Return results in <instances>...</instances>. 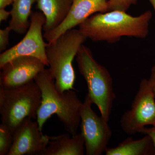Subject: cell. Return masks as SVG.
<instances>
[{
    "label": "cell",
    "mask_w": 155,
    "mask_h": 155,
    "mask_svg": "<svg viewBox=\"0 0 155 155\" xmlns=\"http://www.w3.org/2000/svg\"><path fill=\"white\" fill-rule=\"evenodd\" d=\"M76 61L80 74L86 81L90 99L97 107L101 116L108 122L116 97L110 72L97 62L91 50L83 45L78 52Z\"/></svg>",
    "instance_id": "4"
},
{
    "label": "cell",
    "mask_w": 155,
    "mask_h": 155,
    "mask_svg": "<svg viewBox=\"0 0 155 155\" xmlns=\"http://www.w3.org/2000/svg\"><path fill=\"white\" fill-rule=\"evenodd\" d=\"M13 143V132L2 123L0 125V155H8Z\"/></svg>",
    "instance_id": "16"
},
{
    "label": "cell",
    "mask_w": 155,
    "mask_h": 155,
    "mask_svg": "<svg viewBox=\"0 0 155 155\" xmlns=\"http://www.w3.org/2000/svg\"><path fill=\"white\" fill-rule=\"evenodd\" d=\"M108 1L73 0L70 11L63 22L54 30L45 32L44 38L48 43H52L61 35L79 25L93 14L108 12Z\"/></svg>",
    "instance_id": "11"
},
{
    "label": "cell",
    "mask_w": 155,
    "mask_h": 155,
    "mask_svg": "<svg viewBox=\"0 0 155 155\" xmlns=\"http://www.w3.org/2000/svg\"><path fill=\"white\" fill-rule=\"evenodd\" d=\"M41 92L35 80L13 88L0 87V114L2 124L14 133L27 118L36 119L41 101Z\"/></svg>",
    "instance_id": "5"
},
{
    "label": "cell",
    "mask_w": 155,
    "mask_h": 155,
    "mask_svg": "<svg viewBox=\"0 0 155 155\" xmlns=\"http://www.w3.org/2000/svg\"><path fill=\"white\" fill-rule=\"evenodd\" d=\"M120 123L128 134L141 133L146 126L155 125V97L148 79L140 81L131 109L124 113Z\"/></svg>",
    "instance_id": "6"
},
{
    "label": "cell",
    "mask_w": 155,
    "mask_h": 155,
    "mask_svg": "<svg viewBox=\"0 0 155 155\" xmlns=\"http://www.w3.org/2000/svg\"><path fill=\"white\" fill-rule=\"evenodd\" d=\"M11 15V11H6L5 8L0 9V21L7 20L9 16Z\"/></svg>",
    "instance_id": "21"
},
{
    "label": "cell",
    "mask_w": 155,
    "mask_h": 155,
    "mask_svg": "<svg viewBox=\"0 0 155 155\" xmlns=\"http://www.w3.org/2000/svg\"><path fill=\"white\" fill-rule=\"evenodd\" d=\"M152 16L150 11L137 17L117 10L98 13L78 25V29L87 38L95 42L115 43L123 36L144 39L148 35Z\"/></svg>",
    "instance_id": "1"
},
{
    "label": "cell",
    "mask_w": 155,
    "mask_h": 155,
    "mask_svg": "<svg viewBox=\"0 0 155 155\" xmlns=\"http://www.w3.org/2000/svg\"><path fill=\"white\" fill-rule=\"evenodd\" d=\"M87 38L79 29L68 30L52 43H48L46 54L48 69L61 92L74 89L75 73L72 61Z\"/></svg>",
    "instance_id": "3"
},
{
    "label": "cell",
    "mask_w": 155,
    "mask_h": 155,
    "mask_svg": "<svg viewBox=\"0 0 155 155\" xmlns=\"http://www.w3.org/2000/svg\"><path fill=\"white\" fill-rule=\"evenodd\" d=\"M14 0H0V9L5 8L7 6L13 4Z\"/></svg>",
    "instance_id": "22"
},
{
    "label": "cell",
    "mask_w": 155,
    "mask_h": 155,
    "mask_svg": "<svg viewBox=\"0 0 155 155\" xmlns=\"http://www.w3.org/2000/svg\"><path fill=\"white\" fill-rule=\"evenodd\" d=\"M37 8L44 14V32L51 31L63 22L69 13L73 0H35Z\"/></svg>",
    "instance_id": "12"
},
{
    "label": "cell",
    "mask_w": 155,
    "mask_h": 155,
    "mask_svg": "<svg viewBox=\"0 0 155 155\" xmlns=\"http://www.w3.org/2000/svg\"><path fill=\"white\" fill-rule=\"evenodd\" d=\"M12 29L10 26L0 30V51H5L9 44V36Z\"/></svg>",
    "instance_id": "18"
},
{
    "label": "cell",
    "mask_w": 155,
    "mask_h": 155,
    "mask_svg": "<svg viewBox=\"0 0 155 155\" xmlns=\"http://www.w3.org/2000/svg\"><path fill=\"white\" fill-rule=\"evenodd\" d=\"M45 66L40 60L33 56L13 58L1 67L0 86L10 88L25 85L34 80Z\"/></svg>",
    "instance_id": "9"
},
{
    "label": "cell",
    "mask_w": 155,
    "mask_h": 155,
    "mask_svg": "<svg viewBox=\"0 0 155 155\" xmlns=\"http://www.w3.org/2000/svg\"><path fill=\"white\" fill-rule=\"evenodd\" d=\"M145 134H148L151 137L154 146L155 150V125H153L150 128H145L142 131L141 133Z\"/></svg>",
    "instance_id": "19"
},
{
    "label": "cell",
    "mask_w": 155,
    "mask_h": 155,
    "mask_svg": "<svg viewBox=\"0 0 155 155\" xmlns=\"http://www.w3.org/2000/svg\"><path fill=\"white\" fill-rule=\"evenodd\" d=\"M41 92V101L37 114V121L42 131L45 123L56 114L66 131L75 136L81 122V111L83 103L72 90L61 92L57 89L55 80L48 69H43L34 79Z\"/></svg>",
    "instance_id": "2"
},
{
    "label": "cell",
    "mask_w": 155,
    "mask_h": 155,
    "mask_svg": "<svg viewBox=\"0 0 155 155\" xmlns=\"http://www.w3.org/2000/svg\"><path fill=\"white\" fill-rule=\"evenodd\" d=\"M35 0H14L11 11V19L9 25L14 32L19 34L25 33L30 26L31 7Z\"/></svg>",
    "instance_id": "15"
},
{
    "label": "cell",
    "mask_w": 155,
    "mask_h": 155,
    "mask_svg": "<svg viewBox=\"0 0 155 155\" xmlns=\"http://www.w3.org/2000/svg\"><path fill=\"white\" fill-rule=\"evenodd\" d=\"M49 141V136L42 133L37 121L27 118L14 130L8 155H43Z\"/></svg>",
    "instance_id": "10"
},
{
    "label": "cell",
    "mask_w": 155,
    "mask_h": 155,
    "mask_svg": "<svg viewBox=\"0 0 155 155\" xmlns=\"http://www.w3.org/2000/svg\"><path fill=\"white\" fill-rule=\"evenodd\" d=\"M149 1L151 4L153 6L155 12V0H149Z\"/></svg>",
    "instance_id": "23"
},
{
    "label": "cell",
    "mask_w": 155,
    "mask_h": 155,
    "mask_svg": "<svg viewBox=\"0 0 155 155\" xmlns=\"http://www.w3.org/2000/svg\"><path fill=\"white\" fill-rule=\"evenodd\" d=\"M148 81L155 97V65L153 66L151 70L150 75Z\"/></svg>",
    "instance_id": "20"
},
{
    "label": "cell",
    "mask_w": 155,
    "mask_h": 155,
    "mask_svg": "<svg viewBox=\"0 0 155 155\" xmlns=\"http://www.w3.org/2000/svg\"><path fill=\"white\" fill-rule=\"evenodd\" d=\"M88 94L81 111L80 128L85 141L87 155H101L105 152L112 135L108 121L95 113Z\"/></svg>",
    "instance_id": "7"
},
{
    "label": "cell",
    "mask_w": 155,
    "mask_h": 155,
    "mask_svg": "<svg viewBox=\"0 0 155 155\" xmlns=\"http://www.w3.org/2000/svg\"><path fill=\"white\" fill-rule=\"evenodd\" d=\"M137 3V0H108V12L116 10L126 12L130 6Z\"/></svg>",
    "instance_id": "17"
},
{
    "label": "cell",
    "mask_w": 155,
    "mask_h": 155,
    "mask_svg": "<svg viewBox=\"0 0 155 155\" xmlns=\"http://www.w3.org/2000/svg\"><path fill=\"white\" fill-rule=\"evenodd\" d=\"M69 134L49 136L50 141L43 155H83L85 141L81 133L69 136Z\"/></svg>",
    "instance_id": "13"
},
{
    "label": "cell",
    "mask_w": 155,
    "mask_h": 155,
    "mask_svg": "<svg viewBox=\"0 0 155 155\" xmlns=\"http://www.w3.org/2000/svg\"><path fill=\"white\" fill-rule=\"evenodd\" d=\"M30 19V26L22 40L0 54V68L13 58L21 56L35 57L49 67L46 54L48 43L44 41L42 32L46 22L45 17L41 11L32 12Z\"/></svg>",
    "instance_id": "8"
},
{
    "label": "cell",
    "mask_w": 155,
    "mask_h": 155,
    "mask_svg": "<svg viewBox=\"0 0 155 155\" xmlns=\"http://www.w3.org/2000/svg\"><path fill=\"white\" fill-rule=\"evenodd\" d=\"M140 139L134 140L131 137L125 139L117 147L108 148L106 155H155L153 142L148 134Z\"/></svg>",
    "instance_id": "14"
}]
</instances>
